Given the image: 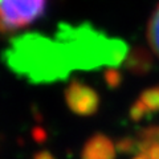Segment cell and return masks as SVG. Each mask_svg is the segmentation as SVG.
<instances>
[{"mask_svg": "<svg viewBox=\"0 0 159 159\" xmlns=\"http://www.w3.org/2000/svg\"><path fill=\"white\" fill-rule=\"evenodd\" d=\"M127 52L123 41L90 24H61L56 37L27 33L12 40L4 53L7 65L31 82H53L78 69L118 65Z\"/></svg>", "mask_w": 159, "mask_h": 159, "instance_id": "cell-1", "label": "cell"}, {"mask_svg": "<svg viewBox=\"0 0 159 159\" xmlns=\"http://www.w3.org/2000/svg\"><path fill=\"white\" fill-rule=\"evenodd\" d=\"M47 6L48 0H0V32L27 28L44 16Z\"/></svg>", "mask_w": 159, "mask_h": 159, "instance_id": "cell-2", "label": "cell"}, {"mask_svg": "<svg viewBox=\"0 0 159 159\" xmlns=\"http://www.w3.org/2000/svg\"><path fill=\"white\" fill-rule=\"evenodd\" d=\"M68 106L78 116H92L98 107V96L82 82H73L65 92Z\"/></svg>", "mask_w": 159, "mask_h": 159, "instance_id": "cell-3", "label": "cell"}, {"mask_svg": "<svg viewBox=\"0 0 159 159\" xmlns=\"http://www.w3.org/2000/svg\"><path fill=\"white\" fill-rule=\"evenodd\" d=\"M81 159H116V146L107 137L97 134L85 143Z\"/></svg>", "mask_w": 159, "mask_h": 159, "instance_id": "cell-4", "label": "cell"}, {"mask_svg": "<svg viewBox=\"0 0 159 159\" xmlns=\"http://www.w3.org/2000/svg\"><path fill=\"white\" fill-rule=\"evenodd\" d=\"M159 113V86L148 89L141 96L138 102L133 107V117L141 119L143 117H150L151 114Z\"/></svg>", "mask_w": 159, "mask_h": 159, "instance_id": "cell-5", "label": "cell"}, {"mask_svg": "<svg viewBox=\"0 0 159 159\" xmlns=\"http://www.w3.org/2000/svg\"><path fill=\"white\" fill-rule=\"evenodd\" d=\"M147 39H148V43H150L151 49L159 56V4L154 9V12L150 17V21H148Z\"/></svg>", "mask_w": 159, "mask_h": 159, "instance_id": "cell-6", "label": "cell"}, {"mask_svg": "<svg viewBox=\"0 0 159 159\" xmlns=\"http://www.w3.org/2000/svg\"><path fill=\"white\" fill-rule=\"evenodd\" d=\"M37 159H52V157L44 152V154H41V155H39V157H37Z\"/></svg>", "mask_w": 159, "mask_h": 159, "instance_id": "cell-7", "label": "cell"}]
</instances>
